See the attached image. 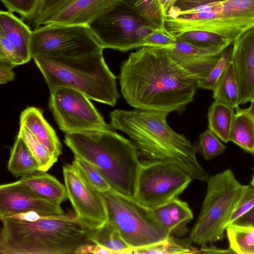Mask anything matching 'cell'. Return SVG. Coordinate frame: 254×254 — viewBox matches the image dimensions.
Returning <instances> with one entry per match:
<instances>
[{
	"label": "cell",
	"mask_w": 254,
	"mask_h": 254,
	"mask_svg": "<svg viewBox=\"0 0 254 254\" xmlns=\"http://www.w3.org/2000/svg\"><path fill=\"white\" fill-rule=\"evenodd\" d=\"M122 1L123 0H73L47 18L43 25L60 24L87 26Z\"/></svg>",
	"instance_id": "obj_17"
},
{
	"label": "cell",
	"mask_w": 254,
	"mask_h": 254,
	"mask_svg": "<svg viewBox=\"0 0 254 254\" xmlns=\"http://www.w3.org/2000/svg\"><path fill=\"white\" fill-rule=\"evenodd\" d=\"M212 91L214 101L223 103L234 109L239 107V87L231 62Z\"/></svg>",
	"instance_id": "obj_26"
},
{
	"label": "cell",
	"mask_w": 254,
	"mask_h": 254,
	"mask_svg": "<svg viewBox=\"0 0 254 254\" xmlns=\"http://www.w3.org/2000/svg\"><path fill=\"white\" fill-rule=\"evenodd\" d=\"M72 165L84 177L88 184L100 193L112 189L111 185L92 164L76 156L72 162Z\"/></svg>",
	"instance_id": "obj_32"
},
{
	"label": "cell",
	"mask_w": 254,
	"mask_h": 254,
	"mask_svg": "<svg viewBox=\"0 0 254 254\" xmlns=\"http://www.w3.org/2000/svg\"><path fill=\"white\" fill-rule=\"evenodd\" d=\"M88 237L92 243L112 250L115 254H132V249L108 221L101 227L90 231Z\"/></svg>",
	"instance_id": "obj_25"
},
{
	"label": "cell",
	"mask_w": 254,
	"mask_h": 254,
	"mask_svg": "<svg viewBox=\"0 0 254 254\" xmlns=\"http://www.w3.org/2000/svg\"><path fill=\"white\" fill-rule=\"evenodd\" d=\"M168 113L135 109L115 110L110 114L112 129L126 134L144 161L170 163L183 169L193 179L207 182L208 173L196 156L197 147L167 123Z\"/></svg>",
	"instance_id": "obj_2"
},
{
	"label": "cell",
	"mask_w": 254,
	"mask_h": 254,
	"mask_svg": "<svg viewBox=\"0 0 254 254\" xmlns=\"http://www.w3.org/2000/svg\"><path fill=\"white\" fill-rule=\"evenodd\" d=\"M7 169L16 178H23L40 171L39 165L24 140L17 136L11 148Z\"/></svg>",
	"instance_id": "obj_23"
},
{
	"label": "cell",
	"mask_w": 254,
	"mask_h": 254,
	"mask_svg": "<svg viewBox=\"0 0 254 254\" xmlns=\"http://www.w3.org/2000/svg\"><path fill=\"white\" fill-rule=\"evenodd\" d=\"M207 183L200 212L189 237L190 242L201 246L223 239L228 220L248 187L230 169L209 177Z\"/></svg>",
	"instance_id": "obj_7"
},
{
	"label": "cell",
	"mask_w": 254,
	"mask_h": 254,
	"mask_svg": "<svg viewBox=\"0 0 254 254\" xmlns=\"http://www.w3.org/2000/svg\"><path fill=\"white\" fill-rule=\"evenodd\" d=\"M7 10L19 14L24 19L33 20L42 0H0Z\"/></svg>",
	"instance_id": "obj_35"
},
{
	"label": "cell",
	"mask_w": 254,
	"mask_h": 254,
	"mask_svg": "<svg viewBox=\"0 0 254 254\" xmlns=\"http://www.w3.org/2000/svg\"><path fill=\"white\" fill-rule=\"evenodd\" d=\"M73 0H42L38 12L33 19L35 28L43 25L50 16Z\"/></svg>",
	"instance_id": "obj_36"
},
{
	"label": "cell",
	"mask_w": 254,
	"mask_h": 254,
	"mask_svg": "<svg viewBox=\"0 0 254 254\" xmlns=\"http://www.w3.org/2000/svg\"><path fill=\"white\" fill-rule=\"evenodd\" d=\"M251 185L254 186V174L251 181Z\"/></svg>",
	"instance_id": "obj_45"
},
{
	"label": "cell",
	"mask_w": 254,
	"mask_h": 254,
	"mask_svg": "<svg viewBox=\"0 0 254 254\" xmlns=\"http://www.w3.org/2000/svg\"><path fill=\"white\" fill-rule=\"evenodd\" d=\"M193 178L180 167L162 161H141L133 198L140 204L154 208L177 198Z\"/></svg>",
	"instance_id": "obj_9"
},
{
	"label": "cell",
	"mask_w": 254,
	"mask_h": 254,
	"mask_svg": "<svg viewBox=\"0 0 254 254\" xmlns=\"http://www.w3.org/2000/svg\"><path fill=\"white\" fill-rule=\"evenodd\" d=\"M160 4L164 13L166 15L168 11L173 6L175 3V0H158Z\"/></svg>",
	"instance_id": "obj_44"
},
{
	"label": "cell",
	"mask_w": 254,
	"mask_h": 254,
	"mask_svg": "<svg viewBox=\"0 0 254 254\" xmlns=\"http://www.w3.org/2000/svg\"><path fill=\"white\" fill-rule=\"evenodd\" d=\"M121 93L135 109L182 113L192 102L198 80L179 65L166 49L141 47L121 67Z\"/></svg>",
	"instance_id": "obj_1"
},
{
	"label": "cell",
	"mask_w": 254,
	"mask_h": 254,
	"mask_svg": "<svg viewBox=\"0 0 254 254\" xmlns=\"http://www.w3.org/2000/svg\"><path fill=\"white\" fill-rule=\"evenodd\" d=\"M67 195L77 218L92 231L107 221L106 206L100 192L93 189L72 164L63 166Z\"/></svg>",
	"instance_id": "obj_13"
},
{
	"label": "cell",
	"mask_w": 254,
	"mask_h": 254,
	"mask_svg": "<svg viewBox=\"0 0 254 254\" xmlns=\"http://www.w3.org/2000/svg\"><path fill=\"white\" fill-rule=\"evenodd\" d=\"M50 91L49 108L65 133L112 129L90 99L80 91L65 86H57Z\"/></svg>",
	"instance_id": "obj_12"
},
{
	"label": "cell",
	"mask_w": 254,
	"mask_h": 254,
	"mask_svg": "<svg viewBox=\"0 0 254 254\" xmlns=\"http://www.w3.org/2000/svg\"><path fill=\"white\" fill-rule=\"evenodd\" d=\"M223 0H178L173 7L177 10H186L205 3Z\"/></svg>",
	"instance_id": "obj_41"
},
{
	"label": "cell",
	"mask_w": 254,
	"mask_h": 254,
	"mask_svg": "<svg viewBox=\"0 0 254 254\" xmlns=\"http://www.w3.org/2000/svg\"><path fill=\"white\" fill-rule=\"evenodd\" d=\"M0 33L15 47L24 64L30 61L32 58L31 53L32 30L23 20L11 11L1 10Z\"/></svg>",
	"instance_id": "obj_19"
},
{
	"label": "cell",
	"mask_w": 254,
	"mask_h": 254,
	"mask_svg": "<svg viewBox=\"0 0 254 254\" xmlns=\"http://www.w3.org/2000/svg\"><path fill=\"white\" fill-rule=\"evenodd\" d=\"M197 148L206 160H210L223 153L226 146L207 128L199 135Z\"/></svg>",
	"instance_id": "obj_33"
},
{
	"label": "cell",
	"mask_w": 254,
	"mask_h": 254,
	"mask_svg": "<svg viewBox=\"0 0 254 254\" xmlns=\"http://www.w3.org/2000/svg\"><path fill=\"white\" fill-rule=\"evenodd\" d=\"M234 108L214 101L208 112V128L225 143L229 141L230 133L234 116Z\"/></svg>",
	"instance_id": "obj_24"
},
{
	"label": "cell",
	"mask_w": 254,
	"mask_h": 254,
	"mask_svg": "<svg viewBox=\"0 0 254 254\" xmlns=\"http://www.w3.org/2000/svg\"><path fill=\"white\" fill-rule=\"evenodd\" d=\"M176 38L184 40L196 46L204 48L226 49L232 42L215 33L203 31L184 32Z\"/></svg>",
	"instance_id": "obj_31"
},
{
	"label": "cell",
	"mask_w": 254,
	"mask_h": 254,
	"mask_svg": "<svg viewBox=\"0 0 254 254\" xmlns=\"http://www.w3.org/2000/svg\"><path fill=\"white\" fill-rule=\"evenodd\" d=\"M103 49L87 25L47 24L32 30V58L36 55L79 57Z\"/></svg>",
	"instance_id": "obj_10"
},
{
	"label": "cell",
	"mask_w": 254,
	"mask_h": 254,
	"mask_svg": "<svg viewBox=\"0 0 254 254\" xmlns=\"http://www.w3.org/2000/svg\"><path fill=\"white\" fill-rule=\"evenodd\" d=\"M226 49L198 47L176 38L174 46L167 50L179 65L199 81L207 77Z\"/></svg>",
	"instance_id": "obj_16"
},
{
	"label": "cell",
	"mask_w": 254,
	"mask_h": 254,
	"mask_svg": "<svg viewBox=\"0 0 254 254\" xmlns=\"http://www.w3.org/2000/svg\"><path fill=\"white\" fill-rule=\"evenodd\" d=\"M232 44L223 51L219 60L207 77L198 81V88L212 91L213 90L217 81L231 62Z\"/></svg>",
	"instance_id": "obj_34"
},
{
	"label": "cell",
	"mask_w": 254,
	"mask_h": 254,
	"mask_svg": "<svg viewBox=\"0 0 254 254\" xmlns=\"http://www.w3.org/2000/svg\"><path fill=\"white\" fill-rule=\"evenodd\" d=\"M199 254H230L233 253V252L230 249L224 250L215 247L213 246H201V248L199 249Z\"/></svg>",
	"instance_id": "obj_43"
},
{
	"label": "cell",
	"mask_w": 254,
	"mask_h": 254,
	"mask_svg": "<svg viewBox=\"0 0 254 254\" xmlns=\"http://www.w3.org/2000/svg\"><path fill=\"white\" fill-rule=\"evenodd\" d=\"M0 254H71L93 244L90 231L72 212L57 216L35 212L0 218Z\"/></svg>",
	"instance_id": "obj_3"
},
{
	"label": "cell",
	"mask_w": 254,
	"mask_h": 254,
	"mask_svg": "<svg viewBox=\"0 0 254 254\" xmlns=\"http://www.w3.org/2000/svg\"><path fill=\"white\" fill-rule=\"evenodd\" d=\"M123 0L131 5L154 29L167 30L165 27L166 15L158 0Z\"/></svg>",
	"instance_id": "obj_28"
},
{
	"label": "cell",
	"mask_w": 254,
	"mask_h": 254,
	"mask_svg": "<svg viewBox=\"0 0 254 254\" xmlns=\"http://www.w3.org/2000/svg\"><path fill=\"white\" fill-rule=\"evenodd\" d=\"M226 230L229 249L233 253L254 254V228L230 224Z\"/></svg>",
	"instance_id": "obj_27"
},
{
	"label": "cell",
	"mask_w": 254,
	"mask_h": 254,
	"mask_svg": "<svg viewBox=\"0 0 254 254\" xmlns=\"http://www.w3.org/2000/svg\"><path fill=\"white\" fill-rule=\"evenodd\" d=\"M235 109L229 141L254 156V102L248 108Z\"/></svg>",
	"instance_id": "obj_21"
},
{
	"label": "cell",
	"mask_w": 254,
	"mask_h": 254,
	"mask_svg": "<svg viewBox=\"0 0 254 254\" xmlns=\"http://www.w3.org/2000/svg\"><path fill=\"white\" fill-rule=\"evenodd\" d=\"M0 60L16 66L24 64L15 47L2 34L0 33Z\"/></svg>",
	"instance_id": "obj_39"
},
{
	"label": "cell",
	"mask_w": 254,
	"mask_h": 254,
	"mask_svg": "<svg viewBox=\"0 0 254 254\" xmlns=\"http://www.w3.org/2000/svg\"><path fill=\"white\" fill-rule=\"evenodd\" d=\"M147 24L123 0L87 26L104 49L127 52L143 46L139 33L141 27Z\"/></svg>",
	"instance_id": "obj_11"
},
{
	"label": "cell",
	"mask_w": 254,
	"mask_h": 254,
	"mask_svg": "<svg viewBox=\"0 0 254 254\" xmlns=\"http://www.w3.org/2000/svg\"><path fill=\"white\" fill-rule=\"evenodd\" d=\"M254 207V186H248L236 208L227 223V226Z\"/></svg>",
	"instance_id": "obj_38"
},
{
	"label": "cell",
	"mask_w": 254,
	"mask_h": 254,
	"mask_svg": "<svg viewBox=\"0 0 254 254\" xmlns=\"http://www.w3.org/2000/svg\"><path fill=\"white\" fill-rule=\"evenodd\" d=\"M19 120V124L27 127L57 161L62 153V145L56 131L44 118L42 111L28 107L21 112Z\"/></svg>",
	"instance_id": "obj_18"
},
{
	"label": "cell",
	"mask_w": 254,
	"mask_h": 254,
	"mask_svg": "<svg viewBox=\"0 0 254 254\" xmlns=\"http://www.w3.org/2000/svg\"><path fill=\"white\" fill-rule=\"evenodd\" d=\"M151 210L158 222L171 235L178 236L188 233L187 225L193 217L188 203L178 197Z\"/></svg>",
	"instance_id": "obj_20"
},
{
	"label": "cell",
	"mask_w": 254,
	"mask_h": 254,
	"mask_svg": "<svg viewBox=\"0 0 254 254\" xmlns=\"http://www.w3.org/2000/svg\"><path fill=\"white\" fill-rule=\"evenodd\" d=\"M64 142L74 156L94 165L112 189L133 197L141 161L130 140L107 129L66 133Z\"/></svg>",
	"instance_id": "obj_4"
},
{
	"label": "cell",
	"mask_w": 254,
	"mask_h": 254,
	"mask_svg": "<svg viewBox=\"0 0 254 254\" xmlns=\"http://www.w3.org/2000/svg\"><path fill=\"white\" fill-rule=\"evenodd\" d=\"M17 136L20 137L25 142L37 161L40 171L47 172L57 162L52 157L46 148L23 125H20Z\"/></svg>",
	"instance_id": "obj_30"
},
{
	"label": "cell",
	"mask_w": 254,
	"mask_h": 254,
	"mask_svg": "<svg viewBox=\"0 0 254 254\" xmlns=\"http://www.w3.org/2000/svg\"><path fill=\"white\" fill-rule=\"evenodd\" d=\"M176 41V38L167 30L155 29L144 40L143 46L169 49Z\"/></svg>",
	"instance_id": "obj_37"
},
{
	"label": "cell",
	"mask_w": 254,
	"mask_h": 254,
	"mask_svg": "<svg viewBox=\"0 0 254 254\" xmlns=\"http://www.w3.org/2000/svg\"><path fill=\"white\" fill-rule=\"evenodd\" d=\"M136 254H199V250L190 246L189 242H181L171 235L166 240L146 247L132 250Z\"/></svg>",
	"instance_id": "obj_29"
},
{
	"label": "cell",
	"mask_w": 254,
	"mask_h": 254,
	"mask_svg": "<svg viewBox=\"0 0 254 254\" xmlns=\"http://www.w3.org/2000/svg\"><path fill=\"white\" fill-rule=\"evenodd\" d=\"M165 27L175 38L188 31H203L233 42L254 28V0H223L182 11L172 8L165 16Z\"/></svg>",
	"instance_id": "obj_6"
},
{
	"label": "cell",
	"mask_w": 254,
	"mask_h": 254,
	"mask_svg": "<svg viewBox=\"0 0 254 254\" xmlns=\"http://www.w3.org/2000/svg\"><path fill=\"white\" fill-rule=\"evenodd\" d=\"M32 59L50 91L57 86L68 87L111 106L120 97L117 77L106 64L103 51L74 57L36 55Z\"/></svg>",
	"instance_id": "obj_5"
},
{
	"label": "cell",
	"mask_w": 254,
	"mask_h": 254,
	"mask_svg": "<svg viewBox=\"0 0 254 254\" xmlns=\"http://www.w3.org/2000/svg\"><path fill=\"white\" fill-rule=\"evenodd\" d=\"M15 67L13 65L0 60V83L5 84L14 80L15 73L12 68Z\"/></svg>",
	"instance_id": "obj_40"
},
{
	"label": "cell",
	"mask_w": 254,
	"mask_h": 254,
	"mask_svg": "<svg viewBox=\"0 0 254 254\" xmlns=\"http://www.w3.org/2000/svg\"><path fill=\"white\" fill-rule=\"evenodd\" d=\"M176 0V2H177V1L178 0Z\"/></svg>",
	"instance_id": "obj_46"
},
{
	"label": "cell",
	"mask_w": 254,
	"mask_h": 254,
	"mask_svg": "<svg viewBox=\"0 0 254 254\" xmlns=\"http://www.w3.org/2000/svg\"><path fill=\"white\" fill-rule=\"evenodd\" d=\"M20 179L41 196L61 204L68 197L66 189L56 178L38 171Z\"/></svg>",
	"instance_id": "obj_22"
},
{
	"label": "cell",
	"mask_w": 254,
	"mask_h": 254,
	"mask_svg": "<svg viewBox=\"0 0 254 254\" xmlns=\"http://www.w3.org/2000/svg\"><path fill=\"white\" fill-rule=\"evenodd\" d=\"M35 212L42 216L65 214L61 204L35 192L21 179L0 186V218Z\"/></svg>",
	"instance_id": "obj_14"
},
{
	"label": "cell",
	"mask_w": 254,
	"mask_h": 254,
	"mask_svg": "<svg viewBox=\"0 0 254 254\" xmlns=\"http://www.w3.org/2000/svg\"><path fill=\"white\" fill-rule=\"evenodd\" d=\"M231 62L239 90V103L254 102V28L232 42Z\"/></svg>",
	"instance_id": "obj_15"
},
{
	"label": "cell",
	"mask_w": 254,
	"mask_h": 254,
	"mask_svg": "<svg viewBox=\"0 0 254 254\" xmlns=\"http://www.w3.org/2000/svg\"><path fill=\"white\" fill-rule=\"evenodd\" d=\"M100 193L106 206L107 221L117 229L132 249L166 240L171 235L158 222L151 209L140 204L133 197L112 189Z\"/></svg>",
	"instance_id": "obj_8"
},
{
	"label": "cell",
	"mask_w": 254,
	"mask_h": 254,
	"mask_svg": "<svg viewBox=\"0 0 254 254\" xmlns=\"http://www.w3.org/2000/svg\"><path fill=\"white\" fill-rule=\"evenodd\" d=\"M231 224L254 228V207Z\"/></svg>",
	"instance_id": "obj_42"
}]
</instances>
